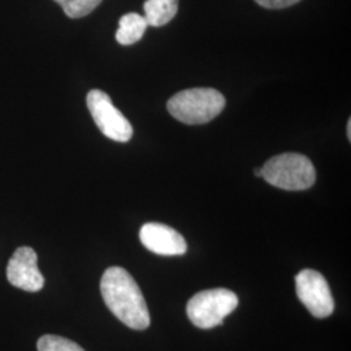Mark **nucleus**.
<instances>
[{
  "label": "nucleus",
  "mask_w": 351,
  "mask_h": 351,
  "mask_svg": "<svg viewBox=\"0 0 351 351\" xmlns=\"http://www.w3.org/2000/svg\"><path fill=\"white\" fill-rule=\"evenodd\" d=\"M38 351H85L71 339L55 335H46L38 339Z\"/></svg>",
  "instance_id": "12"
},
{
  "label": "nucleus",
  "mask_w": 351,
  "mask_h": 351,
  "mask_svg": "<svg viewBox=\"0 0 351 351\" xmlns=\"http://www.w3.org/2000/svg\"><path fill=\"white\" fill-rule=\"evenodd\" d=\"M104 303L126 326L143 330L150 326V314L138 284L121 267H110L101 280Z\"/></svg>",
  "instance_id": "1"
},
{
  "label": "nucleus",
  "mask_w": 351,
  "mask_h": 351,
  "mask_svg": "<svg viewBox=\"0 0 351 351\" xmlns=\"http://www.w3.org/2000/svg\"><path fill=\"white\" fill-rule=\"evenodd\" d=\"M86 103L94 123L107 138L116 142H128L132 138L133 128L125 116L113 106L107 93L94 88L88 93Z\"/></svg>",
  "instance_id": "5"
},
{
  "label": "nucleus",
  "mask_w": 351,
  "mask_h": 351,
  "mask_svg": "<svg viewBox=\"0 0 351 351\" xmlns=\"http://www.w3.org/2000/svg\"><path fill=\"white\" fill-rule=\"evenodd\" d=\"M259 5L268 10H281L297 4L301 0H255Z\"/></svg>",
  "instance_id": "13"
},
{
  "label": "nucleus",
  "mask_w": 351,
  "mask_h": 351,
  "mask_svg": "<svg viewBox=\"0 0 351 351\" xmlns=\"http://www.w3.org/2000/svg\"><path fill=\"white\" fill-rule=\"evenodd\" d=\"M300 301L317 319H324L335 310V300L324 276L314 269H303L295 277Z\"/></svg>",
  "instance_id": "6"
},
{
  "label": "nucleus",
  "mask_w": 351,
  "mask_h": 351,
  "mask_svg": "<svg viewBox=\"0 0 351 351\" xmlns=\"http://www.w3.org/2000/svg\"><path fill=\"white\" fill-rule=\"evenodd\" d=\"M351 121L349 120L348 121V137H349V139H351Z\"/></svg>",
  "instance_id": "15"
},
{
  "label": "nucleus",
  "mask_w": 351,
  "mask_h": 351,
  "mask_svg": "<svg viewBox=\"0 0 351 351\" xmlns=\"http://www.w3.org/2000/svg\"><path fill=\"white\" fill-rule=\"evenodd\" d=\"M142 245L158 255L176 256L188 250L185 239L171 226L160 223H147L139 230Z\"/></svg>",
  "instance_id": "8"
},
{
  "label": "nucleus",
  "mask_w": 351,
  "mask_h": 351,
  "mask_svg": "<svg viewBox=\"0 0 351 351\" xmlns=\"http://www.w3.org/2000/svg\"><path fill=\"white\" fill-rule=\"evenodd\" d=\"M262 169V177L269 185L290 191L310 189L316 180L313 162L307 156L295 152H287L271 158Z\"/></svg>",
  "instance_id": "3"
},
{
  "label": "nucleus",
  "mask_w": 351,
  "mask_h": 351,
  "mask_svg": "<svg viewBox=\"0 0 351 351\" xmlns=\"http://www.w3.org/2000/svg\"><path fill=\"white\" fill-rule=\"evenodd\" d=\"M143 10L147 25L160 27L175 19L178 0H146Z\"/></svg>",
  "instance_id": "10"
},
{
  "label": "nucleus",
  "mask_w": 351,
  "mask_h": 351,
  "mask_svg": "<svg viewBox=\"0 0 351 351\" xmlns=\"http://www.w3.org/2000/svg\"><path fill=\"white\" fill-rule=\"evenodd\" d=\"M56 1L69 19H81L93 12L101 0H53Z\"/></svg>",
  "instance_id": "11"
},
{
  "label": "nucleus",
  "mask_w": 351,
  "mask_h": 351,
  "mask_svg": "<svg viewBox=\"0 0 351 351\" xmlns=\"http://www.w3.org/2000/svg\"><path fill=\"white\" fill-rule=\"evenodd\" d=\"M147 26L145 16L134 12L126 13L119 21L116 40L123 46L134 45L142 39Z\"/></svg>",
  "instance_id": "9"
},
{
  "label": "nucleus",
  "mask_w": 351,
  "mask_h": 351,
  "mask_svg": "<svg viewBox=\"0 0 351 351\" xmlns=\"http://www.w3.org/2000/svg\"><path fill=\"white\" fill-rule=\"evenodd\" d=\"M239 306V297L229 289H208L197 293L188 302L189 319L201 329L223 324L226 316Z\"/></svg>",
  "instance_id": "4"
},
{
  "label": "nucleus",
  "mask_w": 351,
  "mask_h": 351,
  "mask_svg": "<svg viewBox=\"0 0 351 351\" xmlns=\"http://www.w3.org/2000/svg\"><path fill=\"white\" fill-rule=\"evenodd\" d=\"M224 107V95L211 88L182 90L167 103L168 111L176 120L188 125L210 123L221 113Z\"/></svg>",
  "instance_id": "2"
},
{
  "label": "nucleus",
  "mask_w": 351,
  "mask_h": 351,
  "mask_svg": "<svg viewBox=\"0 0 351 351\" xmlns=\"http://www.w3.org/2000/svg\"><path fill=\"white\" fill-rule=\"evenodd\" d=\"M254 175L256 176V177H262L263 176V169L262 168H255Z\"/></svg>",
  "instance_id": "14"
},
{
  "label": "nucleus",
  "mask_w": 351,
  "mask_h": 351,
  "mask_svg": "<svg viewBox=\"0 0 351 351\" xmlns=\"http://www.w3.org/2000/svg\"><path fill=\"white\" fill-rule=\"evenodd\" d=\"M7 278L14 288L30 293L43 289L45 277L38 268L37 252L27 246L14 251L7 265Z\"/></svg>",
  "instance_id": "7"
}]
</instances>
